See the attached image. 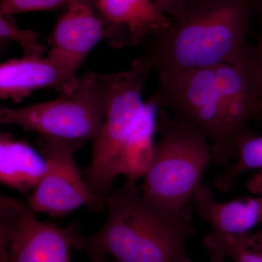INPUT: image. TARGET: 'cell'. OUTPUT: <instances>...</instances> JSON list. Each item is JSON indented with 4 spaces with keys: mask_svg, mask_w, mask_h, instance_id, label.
<instances>
[{
    "mask_svg": "<svg viewBox=\"0 0 262 262\" xmlns=\"http://www.w3.org/2000/svg\"><path fill=\"white\" fill-rule=\"evenodd\" d=\"M104 39L114 48L136 46L167 28L170 20L151 0H96Z\"/></svg>",
    "mask_w": 262,
    "mask_h": 262,
    "instance_id": "obj_10",
    "label": "cell"
},
{
    "mask_svg": "<svg viewBox=\"0 0 262 262\" xmlns=\"http://www.w3.org/2000/svg\"><path fill=\"white\" fill-rule=\"evenodd\" d=\"M38 147L46 162V170L29 198L33 211L61 217L81 206L101 210L90 192L74 153L81 144L56 138L39 136Z\"/></svg>",
    "mask_w": 262,
    "mask_h": 262,
    "instance_id": "obj_8",
    "label": "cell"
},
{
    "mask_svg": "<svg viewBox=\"0 0 262 262\" xmlns=\"http://www.w3.org/2000/svg\"><path fill=\"white\" fill-rule=\"evenodd\" d=\"M260 11H261V22H262V3L261 5V8H260Z\"/></svg>",
    "mask_w": 262,
    "mask_h": 262,
    "instance_id": "obj_23",
    "label": "cell"
},
{
    "mask_svg": "<svg viewBox=\"0 0 262 262\" xmlns=\"http://www.w3.org/2000/svg\"><path fill=\"white\" fill-rule=\"evenodd\" d=\"M251 0H189L170 25L146 38L142 55L160 81L254 58L247 42Z\"/></svg>",
    "mask_w": 262,
    "mask_h": 262,
    "instance_id": "obj_1",
    "label": "cell"
},
{
    "mask_svg": "<svg viewBox=\"0 0 262 262\" xmlns=\"http://www.w3.org/2000/svg\"><path fill=\"white\" fill-rule=\"evenodd\" d=\"M154 2L163 13L173 18L184 9L189 0H154Z\"/></svg>",
    "mask_w": 262,
    "mask_h": 262,
    "instance_id": "obj_19",
    "label": "cell"
},
{
    "mask_svg": "<svg viewBox=\"0 0 262 262\" xmlns=\"http://www.w3.org/2000/svg\"><path fill=\"white\" fill-rule=\"evenodd\" d=\"M193 201L200 217L211 226L215 234H248L262 222V199L258 196L220 203L215 201L208 186L201 184Z\"/></svg>",
    "mask_w": 262,
    "mask_h": 262,
    "instance_id": "obj_12",
    "label": "cell"
},
{
    "mask_svg": "<svg viewBox=\"0 0 262 262\" xmlns=\"http://www.w3.org/2000/svg\"><path fill=\"white\" fill-rule=\"evenodd\" d=\"M212 262H262V231L255 234L222 235L212 232L203 241Z\"/></svg>",
    "mask_w": 262,
    "mask_h": 262,
    "instance_id": "obj_15",
    "label": "cell"
},
{
    "mask_svg": "<svg viewBox=\"0 0 262 262\" xmlns=\"http://www.w3.org/2000/svg\"><path fill=\"white\" fill-rule=\"evenodd\" d=\"M254 47L255 56H256V66L260 79L262 82V35L258 39L257 43Z\"/></svg>",
    "mask_w": 262,
    "mask_h": 262,
    "instance_id": "obj_21",
    "label": "cell"
},
{
    "mask_svg": "<svg viewBox=\"0 0 262 262\" xmlns=\"http://www.w3.org/2000/svg\"><path fill=\"white\" fill-rule=\"evenodd\" d=\"M246 187L250 192L262 199V170H258L248 181Z\"/></svg>",
    "mask_w": 262,
    "mask_h": 262,
    "instance_id": "obj_20",
    "label": "cell"
},
{
    "mask_svg": "<svg viewBox=\"0 0 262 262\" xmlns=\"http://www.w3.org/2000/svg\"><path fill=\"white\" fill-rule=\"evenodd\" d=\"M104 37L105 24L96 0H69L48 43L52 48L84 60Z\"/></svg>",
    "mask_w": 262,
    "mask_h": 262,
    "instance_id": "obj_11",
    "label": "cell"
},
{
    "mask_svg": "<svg viewBox=\"0 0 262 262\" xmlns=\"http://www.w3.org/2000/svg\"><path fill=\"white\" fill-rule=\"evenodd\" d=\"M23 202L0 198V262H72V227L38 220Z\"/></svg>",
    "mask_w": 262,
    "mask_h": 262,
    "instance_id": "obj_7",
    "label": "cell"
},
{
    "mask_svg": "<svg viewBox=\"0 0 262 262\" xmlns=\"http://www.w3.org/2000/svg\"><path fill=\"white\" fill-rule=\"evenodd\" d=\"M69 0H1L0 15L51 10L64 7Z\"/></svg>",
    "mask_w": 262,
    "mask_h": 262,
    "instance_id": "obj_18",
    "label": "cell"
},
{
    "mask_svg": "<svg viewBox=\"0 0 262 262\" xmlns=\"http://www.w3.org/2000/svg\"><path fill=\"white\" fill-rule=\"evenodd\" d=\"M156 110L154 105L145 103L140 122L127 143L122 158L121 175L136 181L145 176L154 157L156 133Z\"/></svg>",
    "mask_w": 262,
    "mask_h": 262,
    "instance_id": "obj_14",
    "label": "cell"
},
{
    "mask_svg": "<svg viewBox=\"0 0 262 262\" xmlns=\"http://www.w3.org/2000/svg\"><path fill=\"white\" fill-rule=\"evenodd\" d=\"M151 70L149 61L141 56L133 61L128 70L108 74L104 122L95 138L91 163L84 171L90 192L101 207L112 192L113 181L121 175L124 151L145 107L142 91Z\"/></svg>",
    "mask_w": 262,
    "mask_h": 262,
    "instance_id": "obj_5",
    "label": "cell"
},
{
    "mask_svg": "<svg viewBox=\"0 0 262 262\" xmlns=\"http://www.w3.org/2000/svg\"><path fill=\"white\" fill-rule=\"evenodd\" d=\"M46 170L42 155L24 141L10 135L0 137V180L2 184L20 192L34 191Z\"/></svg>",
    "mask_w": 262,
    "mask_h": 262,
    "instance_id": "obj_13",
    "label": "cell"
},
{
    "mask_svg": "<svg viewBox=\"0 0 262 262\" xmlns=\"http://www.w3.org/2000/svg\"><path fill=\"white\" fill-rule=\"evenodd\" d=\"M156 133L159 140L144 177L141 196L164 214L188 221V205L213 161L211 145L204 136L176 117L157 120Z\"/></svg>",
    "mask_w": 262,
    "mask_h": 262,
    "instance_id": "obj_4",
    "label": "cell"
},
{
    "mask_svg": "<svg viewBox=\"0 0 262 262\" xmlns=\"http://www.w3.org/2000/svg\"><path fill=\"white\" fill-rule=\"evenodd\" d=\"M149 102L171 110L174 117L208 139L213 161L228 167L243 136L250 132L251 117L221 93L213 67L192 70L160 81Z\"/></svg>",
    "mask_w": 262,
    "mask_h": 262,
    "instance_id": "obj_3",
    "label": "cell"
},
{
    "mask_svg": "<svg viewBox=\"0 0 262 262\" xmlns=\"http://www.w3.org/2000/svg\"><path fill=\"white\" fill-rule=\"evenodd\" d=\"M108 92V75L89 72L56 99L22 108L1 107L0 122L82 144L94 141L101 130Z\"/></svg>",
    "mask_w": 262,
    "mask_h": 262,
    "instance_id": "obj_6",
    "label": "cell"
},
{
    "mask_svg": "<svg viewBox=\"0 0 262 262\" xmlns=\"http://www.w3.org/2000/svg\"><path fill=\"white\" fill-rule=\"evenodd\" d=\"M0 37L18 42L23 48L24 56L41 57L47 51L39 42L37 33L18 28L8 15H1L0 18Z\"/></svg>",
    "mask_w": 262,
    "mask_h": 262,
    "instance_id": "obj_17",
    "label": "cell"
},
{
    "mask_svg": "<svg viewBox=\"0 0 262 262\" xmlns=\"http://www.w3.org/2000/svg\"><path fill=\"white\" fill-rule=\"evenodd\" d=\"M237 162L229 165L214 180L217 189L227 193L241 174L253 169L262 170V136L248 132L241 138L237 147Z\"/></svg>",
    "mask_w": 262,
    "mask_h": 262,
    "instance_id": "obj_16",
    "label": "cell"
},
{
    "mask_svg": "<svg viewBox=\"0 0 262 262\" xmlns=\"http://www.w3.org/2000/svg\"><path fill=\"white\" fill-rule=\"evenodd\" d=\"M183 262H192V260L189 258V256H187V258H185V259L183 261Z\"/></svg>",
    "mask_w": 262,
    "mask_h": 262,
    "instance_id": "obj_22",
    "label": "cell"
},
{
    "mask_svg": "<svg viewBox=\"0 0 262 262\" xmlns=\"http://www.w3.org/2000/svg\"><path fill=\"white\" fill-rule=\"evenodd\" d=\"M107 218L96 233L82 236L72 227L73 246L92 262H183L186 245L194 234L188 221L173 218L149 206L135 181L106 198Z\"/></svg>",
    "mask_w": 262,
    "mask_h": 262,
    "instance_id": "obj_2",
    "label": "cell"
},
{
    "mask_svg": "<svg viewBox=\"0 0 262 262\" xmlns=\"http://www.w3.org/2000/svg\"><path fill=\"white\" fill-rule=\"evenodd\" d=\"M83 61L56 48H52L47 58L8 60L0 66V98L18 103L36 90L67 91L77 82L75 73Z\"/></svg>",
    "mask_w": 262,
    "mask_h": 262,
    "instance_id": "obj_9",
    "label": "cell"
}]
</instances>
